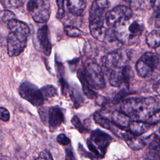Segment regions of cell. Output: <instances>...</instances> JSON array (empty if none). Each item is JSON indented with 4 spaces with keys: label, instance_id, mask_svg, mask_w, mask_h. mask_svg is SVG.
I'll return each instance as SVG.
<instances>
[{
    "label": "cell",
    "instance_id": "cb8c5ba5",
    "mask_svg": "<svg viewBox=\"0 0 160 160\" xmlns=\"http://www.w3.org/2000/svg\"><path fill=\"white\" fill-rule=\"evenodd\" d=\"M64 31L67 36L71 38L79 37L81 35L82 32L77 28L72 26H67L64 28Z\"/></svg>",
    "mask_w": 160,
    "mask_h": 160
},
{
    "label": "cell",
    "instance_id": "e575fe53",
    "mask_svg": "<svg viewBox=\"0 0 160 160\" xmlns=\"http://www.w3.org/2000/svg\"><path fill=\"white\" fill-rule=\"evenodd\" d=\"M154 91L160 94V80L158 81L153 86Z\"/></svg>",
    "mask_w": 160,
    "mask_h": 160
},
{
    "label": "cell",
    "instance_id": "7a4b0ae2",
    "mask_svg": "<svg viewBox=\"0 0 160 160\" xmlns=\"http://www.w3.org/2000/svg\"><path fill=\"white\" fill-rule=\"evenodd\" d=\"M8 27L10 30L7 41L8 53L11 57L16 56L26 48L30 29L25 22L15 18L8 21Z\"/></svg>",
    "mask_w": 160,
    "mask_h": 160
},
{
    "label": "cell",
    "instance_id": "ba28073f",
    "mask_svg": "<svg viewBox=\"0 0 160 160\" xmlns=\"http://www.w3.org/2000/svg\"><path fill=\"white\" fill-rule=\"evenodd\" d=\"M19 93L23 99L35 106H39L44 103V98L41 90L29 82H24L21 84Z\"/></svg>",
    "mask_w": 160,
    "mask_h": 160
},
{
    "label": "cell",
    "instance_id": "9a60e30c",
    "mask_svg": "<svg viewBox=\"0 0 160 160\" xmlns=\"http://www.w3.org/2000/svg\"><path fill=\"white\" fill-rule=\"evenodd\" d=\"M120 138H122L126 141L128 146L134 151H138L143 149L146 144L145 139L139 138L138 136L134 135L129 131H123Z\"/></svg>",
    "mask_w": 160,
    "mask_h": 160
},
{
    "label": "cell",
    "instance_id": "5b68a950",
    "mask_svg": "<svg viewBox=\"0 0 160 160\" xmlns=\"http://www.w3.org/2000/svg\"><path fill=\"white\" fill-rule=\"evenodd\" d=\"M27 9L33 20L38 23L46 22L51 15L49 0H29Z\"/></svg>",
    "mask_w": 160,
    "mask_h": 160
},
{
    "label": "cell",
    "instance_id": "8d00e7d4",
    "mask_svg": "<svg viewBox=\"0 0 160 160\" xmlns=\"http://www.w3.org/2000/svg\"><path fill=\"white\" fill-rule=\"evenodd\" d=\"M2 144V133L0 128V148H1Z\"/></svg>",
    "mask_w": 160,
    "mask_h": 160
},
{
    "label": "cell",
    "instance_id": "44dd1931",
    "mask_svg": "<svg viewBox=\"0 0 160 160\" xmlns=\"http://www.w3.org/2000/svg\"><path fill=\"white\" fill-rule=\"evenodd\" d=\"M81 76V77L79 76V79L81 81L82 84V88H83V91L86 94V95L90 99H95L97 97V94L95 92H94L93 91H92L90 88H89V85L88 83L86 78H85V75L83 74V72L81 74H79Z\"/></svg>",
    "mask_w": 160,
    "mask_h": 160
},
{
    "label": "cell",
    "instance_id": "7c38bea8",
    "mask_svg": "<svg viewBox=\"0 0 160 160\" xmlns=\"http://www.w3.org/2000/svg\"><path fill=\"white\" fill-rule=\"evenodd\" d=\"M126 60L123 52L121 51H114L106 54L102 59V64L106 70H112L125 66Z\"/></svg>",
    "mask_w": 160,
    "mask_h": 160
},
{
    "label": "cell",
    "instance_id": "d590c367",
    "mask_svg": "<svg viewBox=\"0 0 160 160\" xmlns=\"http://www.w3.org/2000/svg\"><path fill=\"white\" fill-rule=\"evenodd\" d=\"M155 25L158 28H160V16H156L155 19Z\"/></svg>",
    "mask_w": 160,
    "mask_h": 160
},
{
    "label": "cell",
    "instance_id": "836d02e7",
    "mask_svg": "<svg viewBox=\"0 0 160 160\" xmlns=\"http://www.w3.org/2000/svg\"><path fill=\"white\" fill-rule=\"evenodd\" d=\"M38 159H52V157L48 150H44L41 151L39 155V157L37 158Z\"/></svg>",
    "mask_w": 160,
    "mask_h": 160
},
{
    "label": "cell",
    "instance_id": "277c9868",
    "mask_svg": "<svg viewBox=\"0 0 160 160\" xmlns=\"http://www.w3.org/2000/svg\"><path fill=\"white\" fill-rule=\"evenodd\" d=\"M115 38L120 43L130 46L134 44L143 31V26L131 18L119 22L113 27Z\"/></svg>",
    "mask_w": 160,
    "mask_h": 160
},
{
    "label": "cell",
    "instance_id": "f546056e",
    "mask_svg": "<svg viewBox=\"0 0 160 160\" xmlns=\"http://www.w3.org/2000/svg\"><path fill=\"white\" fill-rule=\"evenodd\" d=\"M10 118V114L9 111L4 108H0V119L3 121H8Z\"/></svg>",
    "mask_w": 160,
    "mask_h": 160
},
{
    "label": "cell",
    "instance_id": "f35d334b",
    "mask_svg": "<svg viewBox=\"0 0 160 160\" xmlns=\"http://www.w3.org/2000/svg\"><path fill=\"white\" fill-rule=\"evenodd\" d=\"M159 132H160V129H159Z\"/></svg>",
    "mask_w": 160,
    "mask_h": 160
},
{
    "label": "cell",
    "instance_id": "4316f807",
    "mask_svg": "<svg viewBox=\"0 0 160 160\" xmlns=\"http://www.w3.org/2000/svg\"><path fill=\"white\" fill-rule=\"evenodd\" d=\"M57 6L58 8L57 12V18L61 19L64 15V0H56Z\"/></svg>",
    "mask_w": 160,
    "mask_h": 160
},
{
    "label": "cell",
    "instance_id": "2e32d148",
    "mask_svg": "<svg viewBox=\"0 0 160 160\" xmlns=\"http://www.w3.org/2000/svg\"><path fill=\"white\" fill-rule=\"evenodd\" d=\"M37 37L42 50V52L47 56L51 54L52 46L49 38V30L46 25L39 28L37 32Z\"/></svg>",
    "mask_w": 160,
    "mask_h": 160
},
{
    "label": "cell",
    "instance_id": "ffe728a7",
    "mask_svg": "<svg viewBox=\"0 0 160 160\" xmlns=\"http://www.w3.org/2000/svg\"><path fill=\"white\" fill-rule=\"evenodd\" d=\"M152 31L146 37V43L149 47L156 49L160 46V28Z\"/></svg>",
    "mask_w": 160,
    "mask_h": 160
},
{
    "label": "cell",
    "instance_id": "4fadbf2b",
    "mask_svg": "<svg viewBox=\"0 0 160 160\" xmlns=\"http://www.w3.org/2000/svg\"><path fill=\"white\" fill-rule=\"evenodd\" d=\"M64 114L59 107L56 106L49 109L47 113V121L51 131L59 127L64 122Z\"/></svg>",
    "mask_w": 160,
    "mask_h": 160
},
{
    "label": "cell",
    "instance_id": "484cf974",
    "mask_svg": "<svg viewBox=\"0 0 160 160\" xmlns=\"http://www.w3.org/2000/svg\"><path fill=\"white\" fill-rule=\"evenodd\" d=\"M146 122L151 125H155L160 122V108L151 114Z\"/></svg>",
    "mask_w": 160,
    "mask_h": 160
},
{
    "label": "cell",
    "instance_id": "e0dca14e",
    "mask_svg": "<svg viewBox=\"0 0 160 160\" xmlns=\"http://www.w3.org/2000/svg\"><path fill=\"white\" fill-rule=\"evenodd\" d=\"M111 121L118 127L124 129L129 128L131 118L121 111H114L111 115Z\"/></svg>",
    "mask_w": 160,
    "mask_h": 160
},
{
    "label": "cell",
    "instance_id": "30bf717a",
    "mask_svg": "<svg viewBox=\"0 0 160 160\" xmlns=\"http://www.w3.org/2000/svg\"><path fill=\"white\" fill-rule=\"evenodd\" d=\"M132 16L131 8L125 6H118L106 13V22L109 27L113 28L119 22L131 18Z\"/></svg>",
    "mask_w": 160,
    "mask_h": 160
},
{
    "label": "cell",
    "instance_id": "603a6c76",
    "mask_svg": "<svg viewBox=\"0 0 160 160\" xmlns=\"http://www.w3.org/2000/svg\"><path fill=\"white\" fill-rule=\"evenodd\" d=\"M0 3L6 9H17L23 5L22 0H0Z\"/></svg>",
    "mask_w": 160,
    "mask_h": 160
},
{
    "label": "cell",
    "instance_id": "f1b7e54d",
    "mask_svg": "<svg viewBox=\"0 0 160 160\" xmlns=\"http://www.w3.org/2000/svg\"><path fill=\"white\" fill-rule=\"evenodd\" d=\"M57 142L61 144V145H68L70 144L71 141L70 139L64 134H60L58 136L57 138Z\"/></svg>",
    "mask_w": 160,
    "mask_h": 160
},
{
    "label": "cell",
    "instance_id": "ac0fdd59",
    "mask_svg": "<svg viewBox=\"0 0 160 160\" xmlns=\"http://www.w3.org/2000/svg\"><path fill=\"white\" fill-rule=\"evenodd\" d=\"M151 126L152 125L144 121L132 120L128 128L132 134L139 136L147 132Z\"/></svg>",
    "mask_w": 160,
    "mask_h": 160
},
{
    "label": "cell",
    "instance_id": "5bb4252c",
    "mask_svg": "<svg viewBox=\"0 0 160 160\" xmlns=\"http://www.w3.org/2000/svg\"><path fill=\"white\" fill-rule=\"evenodd\" d=\"M145 141L149 144L147 151L148 158L160 160V138L156 134H152Z\"/></svg>",
    "mask_w": 160,
    "mask_h": 160
},
{
    "label": "cell",
    "instance_id": "d4e9b609",
    "mask_svg": "<svg viewBox=\"0 0 160 160\" xmlns=\"http://www.w3.org/2000/svg\"><path fill=\"white\" fill-rule=\"evenodd\" d=\"M15 18V14L9 11V10H4L0 11V21L2 22H8V21L12 19Z\"/></svg>",
    "mask_w": 160,
    "mask_h": 160
},
{
    "label": "cell",
    "instance_id": "8fae6325",
    "mask_svg": "<svg viewBox=\"0 0 160 160\" xmlns=\"http://www.w3.org/2000/svg\"><path fill=\"white\" fill-rule=\"evenodd\" d=\"M131 72V68L127 65L112 70L109 78L110 84L113 87L119 88L124 83L128 86Z\"/></svg>",
    "mask_w": 160,
    "mask_h": 160
},
{
    "label": "cell",
    "instance_id": "7402d4cb",
    "mask_svg": "<svg viewBox=\"0 0 160 160\" xmlns=\"http://www.w3.org/2000/svg\"><path fill=\"white\" fill-rule=\"evenodd\" d=\"M41 91L44 99H49L58 94L57 89L52 85L44 86L41 88Z\"/></svg>",
    "mask_w": 160,
    "mask_h": 160
},
{
    "label": "cell",
    "instance_id": "74e56055",
    "mask_svg": "<svg viewBox=\"0 0 160 160\" xmlns=\"http://www.w3.org/2000/svg\"><path fill=\"white\" fill-rule=\"evenodd\" d=\"M141 1H142V3H145V4L149 3V5L151 6V1L152 0H141Z\"/></svg>",
    "mask_w": 160,
    "mask_h": 160
},
{
    "label": "cell",
    "instance_id": "1f68e13d",
    "mask_svg": "<svg viewBox=\"0 0 160 160\" xmlns=\"http://www.w3.org/2000/svg\"><path fill=\"white\" fill-rule=\"evenodd\" d=\"M126 94V92L124 91H119L113 98L112 99V103L114 104H119L120 101L125 97Z\"/></svg>",
    "mask_w": 160,
    "mask_h": 160
},
{
    "label": "cell",
    "instance_id": "3957f363",
    "mask_svg": "<svg viewBox=\"0 0 160 160\" xmlns=\"http://www.w3.org/2000/svg\"><path fill=\"white\" fill-rule=\"evenodd\" d=\"M108 0H95L89 11V31L92 36L100 41H104L108 29L104 26Z\"/></svg>",
    "mask_w": 160,
    "mask_h": 160
},
{
    "label": "cell",
    "instance_id": "d6a6232c",
    "mask_svg": "<svg viewBox=\"0 0 160 160\" xmlns=\"http://www.w3.org/2000/svg\"><path fill=\"white\" fill-rule=\"evenodd\" d=\"M128 4H129L131 8L134 9H138L142 5L141 0H124Z\"/></svg>",
    "mask_w": 160,
    "mask_h": 160
},
{
    "label": "cell",
    "instance_id": "8992f818",
    "mask_svg": "<svg viewBox=\"0 0 160 160\" xmlns=\"http://www.w3.org/2000/svg\"><path fill=\"white\" fill-rule=\"evenodd\" d=\"M159 63L158 56L151 52L143 54L136 63V70L141 78L150 76L157 68Z\"/></svg>",
    "mask_w": 160,
    "mask_h": 160
},
{
    "label": "cell",
    "instance_id": "9c48e42d",
    "mask_svg": "<svg viewBox=\"0 0 160 160\" xmlns=\"http://www.w3.org/2000/svg\"><path fill=\"white\" fill-rule=\"evenodd\" d=\"M111 141V138L108 134L100 131H94L91 136V140L88 141L89 149L96 154L104 155L107 147Z\"/></svg>",
    "mask_w": 160,
    "mask_h": 160
},
{
    "label": "cell",
    "instance_id": "52a82bcc",
    "mask_svg": "<svg viewBox=\"0 0 160 160\" xmlns=\"http://www.w3.org/2000/svg\"><path fill=\"white\" fill-rule=\"evenodd\" d=\"M85 78L90 87L96 90L102 89L106 86L102 70L94 62H90L86 65Z\"/></svg>",
    "mask_w": 160,
    "mask_h": 160
},
{
    "label": "cell",
    "instance_id": "4dcf8cb0",
    "mask_svg": "<svg viewBox=\"0 0 160 160\" xmlns=\"http://www.w3.org/2000/svg\"><path fill=\"white\" fill-rule=\"evenodd\" d=\"M151 6L156 13V16H160V0H152Z\"/></svg>",
    "mask_w": 160,
    "mask_h": 160
},
{
    "label": "cell",
    "instance_id": "d6986e66",
    "mask_svg": "<svg viewBox=\"0 0 160 160\" xmlns=\"http://www.w3.org/2000/svg\"><path fill=\"white\" fill-rule=\"evenodd\" d=\"M86 7V0H68V9L69 12L75 16H81L83 13Z\"/></svg>",
    "mask_w": 160,
    "mask_h": 160
},
{
    "label": "cell",
    "instance_id": "6da1fadb",
    "mask_svg": "<svg viewBox=\"0 0 160 160\" xmlns=\"http://www.w3.org/2000/svg\"><path fill=\"white\" fill-rule=\"evenodd\" d=\"M120 108L121 111L133 120L146 121L160 108V100L156 97L131 98L124 100Z\"/></svg>",
    "mask_w": 160,
    "mask_h": 160
},
{
    "label": "cell",
    "instance_id": "83f0119b",
    "mask_svg": "<svg viewBox=\"0 0 160 160\" xmlns=\"http://www.w3.org/2000/svg\"><path fill=\"white\" fill-rule=\"evenodd\" d=\"M71 122L73 124V125L75 126V128L79 131H80L81 132H84L86 131L85 128L82 126V125L81 124V123L78 117L74 116L71 119Z\"/></svg>",
    "mask_w": 160,
    "mask_h": 160
}]
</instances>
